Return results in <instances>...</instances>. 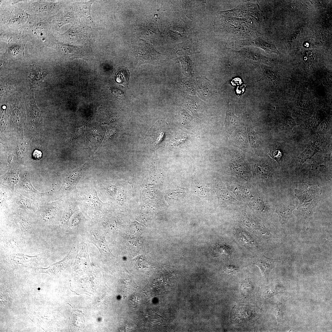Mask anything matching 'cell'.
Wrapping results in <instances>:
<instances>
[{
	"mask_svg": "<svg viewBox=\"0 0 332 332\" xmlns=\"http://www.w3.org/2000/svg\"><path fill=\"white\" fill-rule=\"evenodd\" d=\"M317 150V146L315 144L311 143L309 144L301 154L299 158L300 162L303 163L307 159L311 158L316 153Z\"/></svg>",
	"mask_w": 332,
	"mask_h": 332,
	"instance_id": "cell-10",
	"label": "cell"
},
{
	"mask_svg": "<svg viewBox=\"0 0 332 332\" xmlns=\"http://www.w3.org/2000/svg\"><path fill=\"white\" fill-rule=\"evenodd\" d=\"M90 241L97 247L102 257H114L110 251L105 237L99 232L92 231L89 236Z\"/></svg>",
	"mask_w": 332,
	"mask_h": 332,
	"instance_id": "cell-3",
	"label": "cell"
},
{
	"mask_svg": "<svg viewBox=\"0 0 332 332\" xmlns=\"http://www.w3.org/2000/svg\"><path fill=\"white\" fill-rule=\"evenodd\" d=\"M74 210L73 208L67 209L64 213L61 220V223L63 224L69 221L70 217L74 213Z\"/></svg>",
	"mask_w": 332,
	"mask_h": 332,
	"instance_id": "cell-17",
	"label": "cell"
},
{
	"mask_svg": "<svg viewBox=\"0 0 332 332\" xmlns=\"http://www.w3.org/2000/svg\"><path fill=\"white\" fill-rule=\"evenodd\" d=\"M91 3L84 4L80 7V13L83 16L91 20L90 9Z\"/></svg>",
	"mask_w": 332,
	"mask_h": 332,
	"instance_id": "cell-16",
	"label": "cell"
},
{
	"mask_svg": "<svg viewBox=\"0 0 332 332\" xmlns=\"http://www.w3.org/2000/svg\"><path fill=\"white\" fill-rule=\"evenodd\" d=\"M285 308V303L284 302L276 304L273 308V313L276 317L279 322H281L283 319Z\"/></svg>",
	"mask_w": 332,
	"mask_h": 332,
	"instance_id": "cell-13",
	"label": "cell"
},
{
	"mask_svg": "<svg viewBox=\"0 0 332 332\" xmlns=\"http://www.w3.org/2000/svg\"><path fill=\"white\" fill-rule=\"evenodd\" d=\"M254 206L257 207L262 211H264L266 209V208L264 204L263 201L259 199H256L252 201V203Z\"/></svg>",
	"mask_w": 332,
	"mask_h": 332,
	"instance_id": "cell-18",
	"label": "cell"
},
{
	"mask_svg": "<svg viewBox=\"0 0 332 332\" xmlns=\"http://www.w3.org/2000/svg\"><path fill=\"white\" fill-rule=\"evenodd\" d=\"M88 194L86 199L89 205L94 208H100L102 203L99 199L95 190L93 189Z\"/></svg>",
	"mask_w": 332,
	"mask_h": 332,
	"instance_id": "cell-11",
	"label": "cell"
},
{
	"mask_svg": "<svg viewBox=\"0 0 332 332\" xmlns=\"http://www.w3.org/2000/svg\"><path fill=\"white\" fill-rule=\"evenodd\" d=\"M295 196L299 200L297 209L306 217L314 212L319 199L321 189L316 186L301 185L294 189Z\"/></svg>",
	"mask_w": 332,
	"mask_h": 332,
	"instance_id": "cell-1",
	"label": "cell"
},
{
	"mask_svg": "<svg viewBox=\"0 0 332 332\" xmlns=\"http://www.w3.org/2000/svg\"><path fill=\"white\" fill-rule=\"evenodd\" d=\"M168 129L167 122L159 120L150 128L147 133L145 142L147 146L152 150L159 147L166 138Z\"/></svg>",
	"mask_w": 332,
	"mask_h": 332,
	"instance_id": "cell-2",
	"label": "cell"
},
{
	"mask_svg": "<svg viewBox=\"0 0 332 332\" xmlns=\"http://www.w3.org/2000/svg\"><path fill=\"white\" fill-rule=\"evenodd\" d=\"M32 156L34 159H39L42 156V153L41 151L36 149L33 152Z\"/></svg>",
	"mask_w": 332,
	"mask_h": 332,
	"instance_id": "cell-19",
	"label": "cell"
},
{
	"mask_svg": "<svg viewBox=\"0 0 332 332\" xmlns=\"http://www.w3.org/2000/svg\"><path fill=\"white\" fill-rule=\"evenodd\" d=\"M239 119L234 113L233 109L229 106L227 112L225 124L227 129L230 131L234 130L238 125Z\"/></svg>",
	"mask_w": 332,
	"mask_h": 332,
	"instance_id": "cell-7",
	"label": "cell"
},
{
	"mask_svg": "<svg viewBox=\"0 0 332 332\" xmlns=\"http://www.w3.org/2000/svg\"><path fill=\"white\" fill-rule=\"evenodd\" d=\"M236 269L237 268L235 267H229L227 269V268L226 271H227V272L228 273H231L232 272H233L234 271H235L236 270Z\"/></svg>",
	"mask_w": 332,
	"mask_h": 332,
	"instance_id": "cell-22",
	"label": "cell"
},
{
	"mask_svg": "<svg viewBox=\"0 0 332 332\" xmlns=\"http://www.w3.org/2000/svg\"><path fill=\"white\" fill-rule=\"evenodd\" d=\"M80 217L78 215H77L74 216L72 221V224L75 225L78 223L80 219Z\"/></svg>",
	"mask_w": 332,
	"mask_h": 332,
	"instance_id": "cell-21",
	"label": "cell"
},
{
	"mask_svg": "<svg viewBox=\"0 0 332 332\" xmlns=\"http://www.w3.org/2000/svg\"><path fill=\"white\" fill-rule=\"evenodd\" d=\"M271 43L261 37H256L254 38L247 40L243 42L242 45H251L260 47L268 52L277 53V50Z\"/></svg>",
	"mask_w": 332,
	"mask_h": 332,
	"instance_id": "cell-5",
	"label": "cell"
},
{
	"mask_svg": "<svg viewBox=\"0 0 332 332\" xmlns=\"http://www.w3.org/2000/svg\"><path fill=\"white\" fill-rule=\"evenodd\" d=\"M83 166L72 172L66 178V181L70 186H75L80 179L82 173Z\"/></svg>",
	"mask_w": 332,
	"mask_h": 332,
	"instance_id": "cell-12",
	"label": "cell"
},
{
	"mask_svg": "<svg viewBox=\"0 0 332 332\" xmlns=\"http://www.w3.org/2000/svg\"><path fill=\"white\" fill-rule=\"evenodd\" d=\"M277 262L276 259L270 258L262 255L255 259L254 263L259 267L262 275L268 282L270 273L275 267Z\"/></svg>",
	"mask_w": 332,
	"mask_h": 332,
	"instance_id": "cell-4",
	"label": "cell"
},
{
	"mask_svg": "<svg viewBox=\"0 0 332 332\" xmlns=\"http://www.w3.org/2000/svg\"><path fill=\"white\" fill-rule=\"evenodd\" d=\"M181 62L182 70L184 72L191 73L193 68V63L188 57H182L179 58Z\"/></svg>",
	"mask_w": 332,
	"mask_h": 332,
	"instance_id": "cell-15",
	"label": "cell"
},
{
	"mask_svg": "<svg viewBox=\"0 0 332 332\" xmlns=\"http://www.w3.org/2000/svg\"><path fill=\"white\" fill-rule=\"evenodd\" d=\"M285 289L284 286L281 284L274 283L265 286L263 294V297L266 298L278 293H282L284 292Z\"/></svg>",
	"mask_w": 332,
	"mask_h": 332,
	"instance_id": "cell-8",
	"label": "cell"
},
{
	"mask_svg": "<svg viewBox=\"0 0 332 332\" xmlns=\"http://www.w3.org/2000/svg\"><path fill=\"white\" fill-rule=\"evenodd\" d=\"M234 52L249 59L256 61L259 59L260 53L257 49L251 47H244L238 50H234Z\"/></svg>",
	"mask_w": 332,
	"mask_h": 332,
	"instance_id": "cell-9",
	"label": "cell"
},
{
	"mask_svg": "<svg viewBox=\"0 0 332 332\" xmlns=\"http://www.w3.org/2000/svg\"><path fill=\"white\" fill-rule=\"evenodd\" d=\"M10 259L15 262H18L20 261H29L37 259L39 257L38 255L30 256L22 254H15L11 255Z\"/></svg>",
	"mask_w": 332,
	"mask_h": 332,
	"instance_id": "cell-14",
	"label": "cell"
},
{
	"mask_svg": "<svg viewBox=\"0 0 332 332\" xmlns=\"http://www.w3.org/2000/svg\"><path fill=\"white\" fill-rule=\"evenodd\" d=\"M104 189L108 193L111 195H113L116 189L115 186L113 185L107 186Z\"/></svg>",
	"mask_w": 332,
	"mask_h": 332,
	"instance_id": "cell-20",
	"label": "cell"
},
{
	"mask_svg": "<svg viewBox=\"0 0 332 332\" xmlns=\"http://www.w3.org/2000/svg\"><path fill=\"white\" fill-rule=\"evenodd\" d=\"M295 206L290 204H285L280 206L276 210L280 222L283 224L286 223L291 216Z\"/></svg>",
	"mask_w": 332,
	"mask_h": 332,
	"instance_id": "cell-6",
	"label": "cell"
}]
</instances>
